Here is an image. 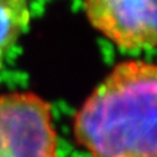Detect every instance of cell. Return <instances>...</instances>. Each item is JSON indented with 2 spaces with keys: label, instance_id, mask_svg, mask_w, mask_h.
Masks as SVG:
<instances>
[{
  "label": "cell",
  "instance_id": "cell-2",
  "mask_svg": "<svg viewBox=\"0 0 157 157\" xmlns=\"http://www.w3.org/2000/svg\"><path fill=\"white\" fill-rule=\"evenodd\" d=\"M0 157H57L48 101L31 92L0 94Z\"/></svg>",
  "mask_w": 157,
  "mask_h": 157
},
{
  "label": "cell",
  "instance_id": "cell-1",
  "mask_svg": "<svg viewBox=\"0 0 157 157\" xmlns=\"http://www.w3.org/2000/svg\"><path fill=\"white\" fill-rule=\"evenodd\" d=\"M90 157H157V64L117 63L74 115Z\"/></svg>",
  "mask_w": 157,
  "mask_h": 157
},
{
  "label": "cell",
  "instance_id": "cell-3",
  "mask_svg": "<svg viewBox=\"0 0 157 157\" xmlns=\"http://www.w3.org/2000/svg\"><path fill=\"white\" fill-rule=\"evenodd\" d=\"M92 26L117 47H157V0H83Z\"/></svg>",
  "mask_w": 157,
  "mask_h": 157
},
{
  "label": "cell",
  "instance_id": "cell-4",
  "mask_svg": "<svg viewBox=\"0 0 157 157\" xmlns=\"http://www.w3.org/2000/svg\"><path fill=\"white\" fill-rule=\"evenodd\" d=\"M27 0H0V71L4 61L30 24Z\"/></svg>",
  "mask_w": 157,
  "mask_h": 157
}]
</instances>
